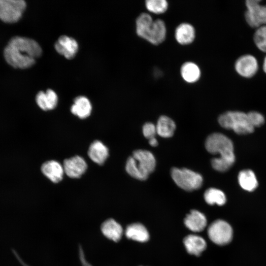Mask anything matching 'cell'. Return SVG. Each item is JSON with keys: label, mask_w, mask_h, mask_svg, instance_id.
Returning a JSON list of instances; mask_svg holds the SVG:
<instances>
[{"label": "cell", "mask_w": 266, "mask_h": 266, "mask_svg": "<svg viewBox=\"0 0 266 266\" xmlns=\"http://www.w3.org/2000/svg\"><path fill=\"white\" fill-rule=\"evenodd\" d=\"M42 53L41 47L35 40L21 36L11 39L4 50V57L12 66L24 69L32 66Z\"/></svg>", "instance_id": "obj_1"}, {"label": "cell", "mask_w": 266, "mask_h": 266, "mask_svg": "<svg viewBox=\"0 0 266 266\" xmlns=\"http://www.w3.org/2000/svg\"><path fill=\"white\" fill-rule=\"evenodd\" d=\"M205 147L210 153L220 155L211 160V165L214 169L224 172L233 165L235 161L233 146L231 139L226 135L220 133L209 135L205 140Z\"/></svg>", "instance_id": "obj_2"}, {"label": "cell", "mask_w": 266, "mask_h": 266, "mask_svg": "<svg viewBox=\"0 0 266 266\" xmlns=\"http://www.w3.org/2000/svg\"><path fill=\"white\" fill-rule=\"evenodd\" d=\"M156 160L153 154L146 150L133 151L128 158L126 170L132 177L140 180H146L155 169Z\"/></svg>", "instance_id": "obj_3"}, {"label": "cell", "mask_w": 266, "mask_h": 266, "mask_svg": "<svg viewBox=\"0 0 266 266\" xmlns=\"http://www.w3.org/2000/svg\"><path fill=\"white\" fill-rule=\"evenodd\" d=\"M220 125L227 129L233 130L239 134H245L253 132L247 113L240 111H228L218 118Z\"/></svg>", "instance_id": "obj_4"}, {"label": "cell", "mask_w": 266, "mask_h": 266, "mask_svg": "<svg viewBox=\"0 0 266 266\" xmlns=\"http://www.w3.org/2000/svg\"><path fill=\"white\" fill-rule=\"evenodd\" d=\"M171 176L178 187L187 191L199 189L202 184V176L188 168L173 167L171 170Z\"/></svg>", "instance_id": "obj_5"}, {"label": "cell", "mask_w": 266, "mask_h": 266, "mask_svg": "<svg viewBox=\"0 0 266 266\" xmlns=\"http://www.w3.org/2000/svg\"><path fill=\"white\" fill-rule=\"evenodd\" d=\"M207 234L214 243L218 245H224L231 241L233 230L227 222L222 220H217L208 227Z\"/></svg>", "instance_id": "obj_6"}, {"label": "cell", "mask_w": 266, "mask_h": 266, "mask_svg": "<svg viewBox=\"0 0 266 266\" xmlns=\"http://www.w3.org/2000/svg\"><path fill=\"white\" fill-rule=\"evenodd\" d=\"M26 7L23 0H0V19L6 23H14L21 17Z\"/></svg>", "instance_id": "obj_7"}, {"label": "cell", "mask_w": 266, "mask_h": 266, "mask_svg": "<svg viewBox=\"0 0 266 266\" xmlns=\"http://www.w3.org/2000/svg\"><path fill=\"white\" fill-rule=\"evenodd\" d=\"M259 0L246 1L247 10L245 17L248 24L252 28L266 25V5H262Z\"/></svg>", "instance_id": "obj_8"}, {"label": "cell", "mask_w": 266, "mask_h": 266, "mask_svg": "<svg viewBox=\"0 0 266 266\" xmlns=\"http://www.w3.org/2000/svg\"><path fill=\"white\" fill-rule=\"evenodd\" d=\"M143 38L153 45H158L162 43L166 39V28L165 22L158 19L147 28Z\"/></svg>", "instance_id": "obj_9"}, {"label": "cell", "mask_w": 266, "mask_h": 266, "mask_svg": "<svg viewBox=\"0 0 266 266\" xmlns=\"http://www.w3.org/2000/svg\"><path fill=\"white\" fill-rule=\"evenodd\" d=\"M236 71L242 77L250 78L253 76L258 69L256 58L251 55H244L238 58L234 65Z\"/></svg>", "instance_id": "obj_10"}, {"label": "cell", "mask_w": 266, "mask_h": 266, "mask_svg": "<svg viewBox=\"0 0 266 266\" xmlns=\"http://www.w3.org/2000/svg\"><path fill=\"white\" fill-rule=\"evenodd\" d=\"M63 166L66 174L72 178L80 177L87 169L85 160L79 156L65 160Z\"/></svg>", "instance_id": "obj_11"}, {"label": "cell", "mask_w": 266, "mask_h": 266, "mask_svg": "<svg viewBox=\"0 0 266 266\" xmlns=\"http://www.w3.org/2000/svg\"><path fill=\"white\" fill-rule=\"evenodd\" d=\"M56 51L67 59H71L76 55L78 45L73 38L66 35H62L55 44Z\"/></svg>", "instance_id": "obj_12"}, {"label": "cell", "mask_w": 266, "mask_h": 266, "mask_svg": "<svg viewBox=\"0 0 266 266\" xmlns=\"http://www.w3.org/2000/svg\"><path fill=\"white\" fill-rule=\"evenodd\" d=\"M184 224L190 231L199 233L203 231L206 227L207 219L202 212L192 209L184 218Z\"/></svg>", "instance_id": "obj_13"}, {"label": "cell", "mask_w": 266, "mask_h": 266, "mask_svg": "<svg viewBox=\"0 0 266 266\" xmlns=\"http://www.w3.org/2000/svg\"><path fill=\"white\" fill-rule=\"evenodd\" d=\"M41 170L46 177L55 183L63 179L65 173L63 165L55 160L44 162L41 166Z\"/></svg>", "instance_id": "obj_14"}, {"label": "cell", "mask_w": 266, "mask_h": 266, "mask_svg": "<svg viewBox=\"0 0 266 266\" xmlns=\"http://www.w3.org/2000/svg\"><path fill=\"white\" fill-rule=\"evenodd\" d=\"M186 251L190 255L199 256L206 248V242L200 236L189 234L183 240Z\"/></svg>", "instance_id": "obj_15"}, {"label": "cell", "mask_w": 266, "mask_h": 266, "mask_svg": "<svg viewBox=\"0 0 266 266\" xmlns=\"http://www.w3.org/2000/svg\"><path fill=\"white\" fill-rule=\"evenodd\" d=\"M176 41L181 45L192 43L195 39L196 30L194 27L188 23H182L175 29L174 33Z\"/></svg>", "instance_id": "obj_16"}, {"label": "cell", "mask_w": 266, "mask_h": 266, "mask_svg": "<svg viewBox=\"0 0 266 266\" xmlns=\"http://www.w3.org/2000/svg\"><path fill=\"white\" fill-rule=\"evenodd\" d=\"M88 155L94 163L101 165L109 156L108 148L100 141L95 140L90 145Z\"/></svg>", "instance_id": "obj_17"}, {"label": "cell", "mask_w": 266, "mask_h": 266, "mask_svg": "<svg viewBox=\"0 0 266 266\" xmlns=\"http://www.w3.org/2000/svg\"><path fill=\"white\" fill-rule=\"evenodd\" d=\"M125 234L129 239L141 243L148 241L150 237L147 229L140 223H134L128 226Z\"/></svg>", "instance_id": "obj_18"}, {"label": "cell", "mask_w": 266, "mask_h": 266, "mask_svg": "<svg viewBox=\"0 0 266 266\" xmlns=\"http://www.w3.org/2000/svg\"><path fill=\"white\" fill-rule=\"evenodd\" d=\"M58 100L56 93L51 89H48L46 92L40 91L35 98L38 106L45 111L54 109L57 106Z\"/></svg>", "instance_id": "obj_19"}, {"label": "cell", "mask_w": 266, "mask_h": 266, "mask_svg": "<svg viewBox=\"0 0 266 266\" xmlns=\"http://www.w3.org/2000/svg\"><path fill=\"white\" fill-rule=\"evenodd\" d=\"M92 109L90 100L84 96L76 97L70 108L71 113L80 119L88 117L91 114Z\"/></svg>", "instance_id": "obj_20"}, {"label": "cell", "mask_w": 266, "mask_h": 266, "mask_svg": "<svg viewBox=\"0 0 266 266\" xmlns=\"http://www.w3.org/2000/svg\"><path fill=\"white\" fill-rule=\"evenodd\" d=\"M180 74L183 79L189 83L197 82L201 76L200 67L195 63L186 62L184 63L180 68Z\"/></svg>", "instance_id": "obj_21"}, {"label": "cell", "mask_w": 266, "mask_h": 266, "mask_svg": "<svg viewBox=\"0 0 266 266\" xmlns=\"http://www.w3.org/2000/svg\"><path fill=\"white\" fill-rule=\"evenodd\" d=\"M101 231L106 237L115 242L120 240L123 234L121 225L112 219H108L102 224Z\"/></svg>", "instance_id": "obj_22"}, {"label": "cell", "mask_w": 266, "mask_h": 266, "mask_svg": "<svg viewBox=\"0 0 266 266\" xmlns=\"http://www.w3.org/2000/svg\"><path fill=\"white\" fill-rule=\"evenodd\" d=\"M156 128L158 135L162 137L168 138L173 135L176 125L169 117L163 115L159 118Z\"/></svg>", "instance_id": "obj_23"}, {"label": "cell", "mask_w": 266, "mask_h": 266, "mask_svg": "<svg viewBox=\"0 0 266 266\" xmlns=\"http://www.w3.org/2000/svg\"><path fill=\"white\" fill-rule=\"evenodd\" d=\"M238 179L241 188L247 191H252L258 186L256 177L251 170L245 169L241 171L239 173Z\"/></svg>", "instance_id": "obj_24"}, {"label": "cell", "mask_w": 266, "mask_h": 266, "mask_svg": "<svg viewBox=\"0 0 266 266\" xmlns=\"http://www.w3.org/2000/svg\"><path fill=\"white\" fill-rule=\"evenodd\" d=\"M204 199L209 205L216 204L218 205H224L226 201L224 193L221 190L211 188L207 189L204 193Z\"/></svg>", "instance_id": "obj_25"}, {"label": "cell", "mask_w": 266, "mask_h": 266, "mask_svg": "<svg viewBox=\"0 0 266 266\" xmlns=\"http://www.w3.org/2000/svg\"><path fill=\"white\" fill-rule=\"evenodd\" d=\"M154 20L147 13H141L136 18L135 22L136 33L142 38L148 27L152 23Z\"/></svg>", "instance_id": "obj_26"}, {"label": "cell", "mask_w": 266, "mask_h": 266, "mask_svg": "<svg viewBox=\"0 0 266 266\" xmlns=\"http://www.w3.org/2000/svg\"><path fill=\"white\" fill-rule=\"evenodd\" d=\"M145 5L149 12L162 14L167 10L168 3L166 0H147L145 2Z\"/></svg>", "instance_id": "obj_27"}, {"label": "cell", "mask_w": 266, "mask_h": 266, "mask_svg": "<svg viewBox=\"0 0 266 266\" xmlns=\"http://www.w3.org/2000/svg\"><path fill=\"white\" fill-rule=\"evenodd\" d=\"M254 41L261 51L266 53V25L257 29L254 35Z\"/></svg>", "instance_id": "obj_28"}, {"label": "cell", "mask_w": 266, "mask_h": 266, "mask_svg": "<svg viewBox=\"0 0 266 266\" xmlns=\"http://www.w3.org/2000/svg\"><path fill=\"white\" fill-rule=\"evenodd\" d=\"M247 115L249 121L254 128L261 126L265 122L264 116L258 112L251 111L248 112Z\"/></svg>", "instance_id": "obj_29"}, {"label": "cell", "mask_w": 266, "mask_h": 266, "mask_svg": "<svg viewBox=\"0 0 266 266\" xmlns=\"http://www.w3.org/2000/svg\"><path fill=\"white\" fill-rule=\"evenodd\" d=\"M143 135L147 139L155 137L157 133L156 126L152 123H145L142 128Z\"/></svg>", "instance_id": "obj_30"}, {"label": "cell", "mask_w": 266, "mask_h": 266, "mask_svg": "<svg viewBox=\"0 0 266 266\" xmlns=\"http://www.w3.org/2000/svg\"><path fill=\"white\" fill-rule=\"evenodd\" d=\"M149 143L152 146H157L158 145V141L155 137L149 139Z\"/></svg>", "instance_id": "obj_31"}, {"label": "cell", "mask_w": 266, "mask_h": 266, "mask_svg": "<svg viewBox=\"0 0 266 266\" xmlns=\"http://www.w3.org/2000/svg\"><path fill=\"white\" fill-rule=\"evenodd\" d=\"M263 66V70L264 72L266 73V56L264 58Z\"/></svg>", "instance_id": "obj_32"}]
</instances>
